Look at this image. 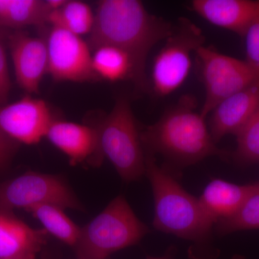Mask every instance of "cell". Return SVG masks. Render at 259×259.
<instances>
[{
    "label": "cell",
    "instance_id": "obj_4",
    "mask_svg": "<svg viewBox=\"0 0 259 259\" xmlns=\"http://www.w3.org/2000/svg\"><path fill=\"white\" fill-rule=\"evenodd\" d=\"M149 229L119 195L87 226L74 247L79 259H106L118 250L139 243Z\"/></svg>",
    "mask_w": 259,
    "mask_h": 259
},
{
    "label": "cell",
    "instance_id": "obj_5",
    "mask_svg": "<svg viewBox=\"0 0 259 259\" xmlns=\"http://www.w3.org/2000/svg\"><path fill=\"white\" fill-rule=\"evenodd\" d=\"M104 157H107L125 182L146 175V155L129 100H116L112 111L97 127Z\"/></svg>",
    "mask_w": 259,
    "mask_h": 259
},
{
    "label": "cell",
    "instance_id": "obj_1",
    "mask_svg": "<svg viewBox=\"0 0 259 259\" xmlns=\"http://www.w3.org/2000/svg\"><path fill=\"white\" fill-rule=\"evenodd\" d=\"M173 28L166 20L150 14L139 0H102L87 42L93 51L103 46L126 51L145 72L148 53L169 37Z\"/></svg>",
    "mask_w": 259,
    "mask_h": 259
},
{
    "label": "cell",
    "instance_id": "obj_8",
    "mask_svg": "<svg viewBox=\"0 0 259 259\" xmlns=\"http://www.w3.org/2000/svg\"><path fill=\"white\" fill-rule=\"evenodd\" d=\"M202 66L205 99L201 115L206 118L218 104L244 89L258 83L245 61L224 55L204 46L196 51Z\"/></svg>",
    "mask_w": 259,
    "mask_h": 259
},
{
    "label": "cell",
    "instance_id": "obj_15",
    "mask_svg": "<svg viewBox=\"0 0 259 259\" xmlns=\"http://www.w3.org/2000/svg\"><path fill=\"white\" fill-rule=\"evenodd\" d=\"M259 1L194 0L192 8L209 23L243 37L256 13Z\"/></svg>",
    "mask_w": 259,
    "mask_h": 259
},
{
    "label": "cell",
    "instance_id": "obj_9",
    "mask_svg": "<svg viewBox=\"0 0 259 259\" xmlns=\"http://www.w3.org/2000/svg\"><path fill=\"white\" fill-rule=\"evenodd\" d=\"M48 74L56 81L90 82L99 80L93 54L81 36L58 27L47 31Z\"/></svg>",
    "mask_w": 259,
    "mask_h": 259
},
{
    "label": "cell",
    "instance_id": "obj_10",
    "mask_svg": "<svg viewBox=\"0 0 259 259\" xmlns=\"http://www.w3.org/2000/svg\"><path fill=\"white\" fill-rule=\"evenodd\" d=\"M56 120L47 102L26 96L0 105V130L19 144H36Z\"/></svg>",
    "mask_w": 259,
    "mask_h": 259
},
{
    "label": "cell",
    "instance_id": "obj_22",
    "mask_svg": "<svg viewBox=\"0 0 259 259\" xmlns=\"http://www.w3.org/2000/svg\"><path fill=\"white\" fill-rule=\"evenodd\" d=\"M236 136V149L231 154L235 161L242 166L259 163V104Z\"/></svg>",
    "mask_w": 259,
    "mask_h": 259
},
{
    "label": "cell",
    "instance_id": "obj_19",
    "mask_svg": "<svg viewBox=\"0 0 259 259\" xmlns=\"http://www.w3.org/2000/svg\"><path fill=\"white\" fill-rule=\"evenodd\" d=\"M25 210L42 223L47 233L73 248L76 245L81 228L65 214L64 209L54 204H41Z\"/></svg>",
    "mask_w": 259,
    "mask_h": 259
},
{
    "label": "cell",
    "instance_id": "obj_24",
    "mask_svg": "<svg viewBox=\"0 0 259 259\" xmlns=\"http://www.w3.org/2000/svg\"><path fill=\"white\" fill-rule=\"evenodd\" d=\"M8 35L9 30L0 28V105L8 103L12 89L7 58Z\"/></svg>",
    "mask_w": 259,
    "mask_h": 259
},
{
    "label": "cell",
    "instance_id": "obj_18",
    "mask_svg": "<svg viewBox=\"0 0 259 259\" xmlns=\"http://www.w3.org/2000/svg\"><path fill=\"white\" fill-rule=\"evenodd\" d=\"M51 12L47 0H0V28H41L48 24Z\"/></svg>",
    "mask_w": 259,
    "mask_h": 259
},
{
    "label": "cell",
    "instance_id": "obj_23",
    "mask_svg": "<svg viewBox=\"0 0 259 259\" xmlns=\"http://www.w3.org/2000/svg\"><path fill=\"white\" fill-rule=\"evenodd\" d=\"M243 37L246 51L245 62L254 75L255 81L259 83V6Z\"/></svg>",
    "mask_w": 259,
    "mask_h": 259
},
{
    "label": "cell",
    "instance_id": "obj_3",
    "mask_svg": "<svg viewBox=\"0 0 259 259\" xmlns=\"http://www.w3.org/2000/svg\"><path fill=\"white\" fill-rule=\"evenodd\" d=\"M146 175L154 199L153 226L158 231L182 239L206 245L214 223L199 199L188 193L171 174L157 164L153 155H146Z\"/></svg>",
    "mask_w": 259,
    "mask_h": 259
},
{
    "label": "cell",
    "instance_id": "obj_16",
    "mask_svg": "<svg viewBox=\"0 0 259 259\" xmlns=\"http://www.w3.org/2000/svg\"><path fill=\"white\" fill-rule=\"evenodd\" d=\"M93 67L99 79L109 81L131 80L138 88L146 87V74L141 71L128 53L110 46L93 51Z\"/></svg>",
    "mask_w": 259,
    "mask_h": 259
},
{
    "label": "cell",
    "instance_id": "obj_26",
    "mask_svg": "<svg viewBox=\"0 0 259 259\" xmlns=\"http://www.w3.org/2000/svg\"><path fill=\"white\" fill-rule=\"evenodd\" d=\"M231 259H245V258L243 255L236 254L233 255Z\"/></svg>",
    "mask_w": 259,
    "mask_h": 259
},
{
    "label": "cell",
    "instance_id": "obj_21",
    "mask_svg": "<svg viewBox=\"0 0 259 259\" xmlns=\"http://www.w3.org/2000/svg\"><path fill=\"white\" fill-rule=\"evenodd\" d=\"M215 226L218 233L223 235L259 230V180L250 183L249 192L238 210Z\"/></svg>",
    "mask_w": 259,
    "mask_h": 259
},
{
    "label": "cell",
    "instance_id": "obj_17",
    "mask_svg": "<svg viewBox=\"0 0 259 259\" xmlns=\"http://www.w3.org/2000/svg\"><path fill=\"white\" fill-rule=\"evenodd\" d=\"M250 188V184L236 185L217 179L206 186L199 201L216 225L219 221L231 217L238 210Z\"/></svg>",
    "mask_w": 259,
    "mask_h": 259
},
{
    "label": "cell",
    "instance_id": "obj_2",
    "mask_svg": "<svg viewBox=\"0 0 259 259\" xmlns=\"http://www.w3.org/2000/svg\"><path fill=\"white\" fill-rule=\"evenodd\" d=\"M196 102L182 97L160 120L141 134V143L149 154L160 153L179 166L198 163L209 156L228 157L213 141L205 118L196 111Z\"/></svg>",
    "mask_w": 259,
    "mask_h": 259
},
{
    "label": "cell",
    "instance_id": "obj_11",
    "mask_svg": "<svg viewBox=\"0 0 259 259\" xmlns=\"http://www.w3.org/2000/svg\"><path fill=\"white\" fill-rule=\"evenodd\" d=\"M8 45L19 86L29 95L39 93L42 80L48 74L47 32L32 36L23 30H15L9 32Z\"/></svg>",
    "mask_w": 259,
    "mask_h": 259
},
{
    "label": "cell",
    "instance_id": "obj_12",
    "mask_svg": "<svg viewBox=\"0 0 259 259\" xmlns=\"http://www.w3.org/2000/svg\"><path fill=\"white\" fill-rule=\"evenodd\" d=\"M46 137L69 157L71 164L102 163L104 155L97 127L56 119Z\"/></svg>",
    "mask_w": 259,
    "mask_h": 259
},
{
    "label": "cell",
    "instance_id": "obj_14",
    "mask_svg": "<svg viewBox=\"0 0 259 259\" xmlns=\"http://www.w3.org/2000/svg\"><path fill=\"white\" fill-rule=\"evenodd\" d=\"M47 233L28 226L12 212L0 211V259H35L47 243Z\"/></svg>",
    "mask_w": 259,
    "mask_h": 259
},
{
    "label": "cell",
    "instance_id": "obj_6",
    "mask_svg": "<svg viewBox=\"0 0 259 259\" xmlns=\"http://www.w3.org/2000/svg\"><path fill=\"white\" fill-rule=\"evenodd\" d=\"M200 29L188 19L181 18L153 61V90L160 97L180 88L192 67L191 55L204 46Z\"/></svg>",
    "mask_w": 259,
    "mask_h": 259
},
{
    "label": "cell",
    "instance_id": "obj_13",
    "mask_svg": "<svg viewBox=\"0 0 259 259\" xmlns=\"http://www.w3.org/2000/svg\"><path fill=\"white\" fill-rule=\"evenodd\" d=\"M259 104V83L228 97L212 110L209 132L215 144L227 135L236 134L248 122Z\"/></svg>",
    "mask_w": 259,
    "mask_h": 259
},
{
    "label": "cell",
    "instance_id": "obj_20",
    "mask_svg": "<svg viewBox=\"0 0 259 259\" xmlns=\"http://www.w3.org/2000/svg\"><path fill=\"white\" fill-rule=\"evenodd\" d=\"M95 23V13L88 4L78 0H66L60 9L51 12L48 18L50 26L58 27L75 35L90 34Z\"/></svg>",
    "mask_w": 259,
    "mask_h": 259
},
{
    "label": "cell",
    "instance_id": "obj_25",
    "mask_svg": "<svg viewBox=\"0 0 259 259\" xmlns=\"http://www.w3.org/2000/svg\"><path fill=\"white\" fill-rule=\"evenodd\" d=\"M20 144L0 130V172L9 167Z\"/></svg>",
    "mask_w": 259,
    "mask_h": 259
},
{
    "label": "cell",
    "instance_id": "obj_7",
    "mask_svg": "<svg viewBox=\"0 0 259 259\" xmlns=\"http://www.w3.org/2000/svg\"><path fill=\"white\" fill-rule=\"evenodd\" d=\"M41 204L81 210V205L61 177L28 171L0 183V211L13 212Z\"/></svg>",
    "mask_w": 259,
    "mask_h": 259
},
{
    "label": "cell",
    "instance_id": "obj_27",
    "mask_svg": "<svg viewBox=\"0 0 259 259\" xmlns=\"http://www.w3.org/2000/svg\"><path fill=\"white\" fill-rule=\"evenodd\" d=\"M147 259H171V258H170L169 257H168V256H167V255H166V256L156 257V258H155V257H148V258Z\"/></svg>",
    "mask_w": 259,
    "mask_h": 259
}]
</instances>
